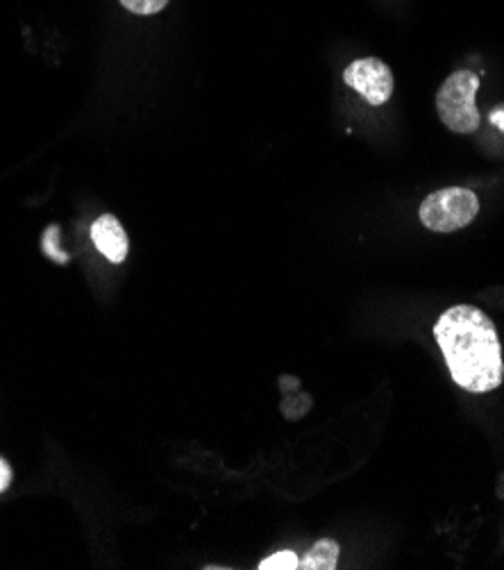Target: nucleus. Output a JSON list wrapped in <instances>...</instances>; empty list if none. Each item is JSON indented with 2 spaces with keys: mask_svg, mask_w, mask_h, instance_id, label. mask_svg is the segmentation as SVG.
Masks as SVG:
<instances>
[{
  "mask_svg": "<svg viewBox=\"0 0 504 570\" xmlns=\"http://www.w3.org/2000/svg\"><path fill=\"white\" fill-rule=\"evenodd\" d=\"M434 337L448 364V371L461 389L489 393L504 377L502 346L498 330L482 309L457 305L445 309L434 325Z\"/></svg>",
  "mask_w": 504,
  "mask_h": 570,
  "instance_id": "1",
  "label": "nucleus"
},
{
  "mask_svg": "<svg viewBox=\"0 0 504 570\" xmlns=\"http://www.w3.org/2000/svg\"><path fill=\"white\" fill-rule=\"evenodd\" d=\"M480 78L473 71H457L443 82L436 94V112L443 125L457 134H470L480 128V110L475 105Z\"/></svg>",
  "mask_w": 504,
  "mask_h": 570,
  "instance_id": "2",
  "label": "nucleus"
},
{
  "mask_svg": "<svg viewBox=\"0 0 504 570\" xmlns=\"http://www.w3.org/2000/svg\"><path fill=\"white\" fill-rule=\"evenodd\" d=\"M480 214V200L466 187L439 189L420 205V221L432 232H457L475 221Z\"/></svg>",
  "mask_w": 504,
  "mask_h": 570,
  "instance_id": "3",
  "label": "nucleus"
},
{
  "mask_svg": "<svg viewBox=\"0 0 504 570\" xmlns=\"http://www.w3.org/2000/svg\"><path fill=\"white\" fill-rule=\"evenodd\" d=\"M343 82L357 94L364 96L368 103L380 107L393 96V73L380 57H361L343 71Z\"/></svg>",
  "mask_w": 504,
  "mask_h": 570,
  "instance_id": "4",
  "label": "nucleus"
},
{
  "mask_svg": "<svg viewBox=\"0 0 504 570\" xmlns=\"http://www.w3.org/2000/svg\"><path fill=\"white\" fill-rule=\"evenodd\" d=\"M91 239L109 262L121 264L125 255H128V237H125V230L114 216H100L94 228H91Z\"/></svg>",
  "mask_w": 504,
  "mask_h": 570,
  "instance_id": "5",
  "label": "nucleus"
},
{
  "mask_svg": "<svg viewBox=\"0 0 504 570\" xmlns=\"http://www.w3.org/2000/svg\"><path fill=\"white\" fill-rule=\"evenodd\" d=\"M339 555H341L339 543L332 541V539H321V541L314 543L312 550L307 552L305 559L300 561L298 568H305V570H334L336 564H339Z\"/></svg>",
  "mask_w": 504,
  "mask_h": 570,
  "instance_id": "6",
  "label": "nucleus"
},
{
  "mask_svg": "<svg viewBox=\"0 0 504 570\" xmlns=\"http://www.w3.org/2000/svg\"><path fill=\"white\" fill-rule=\"evenodd\" d=\"M298 566H300V559L289 550L275 552L273 557H268L262 561V564H259L262 570H296Z\"/></svg>",
  "mask_w": 504,
  "mask_h": 570,
  "instance_id": "7",
  "label": "nucleus"
},
{
  "mask_svg": "<svg viewBox=\"0 0 504 570\" xmlns=\"http://www.w3.org/2000/svg\"><path fill=\"white\" fill-rule=\"evenodd\" d=\"M121 5L125 7V10H130L134 14L148 16V14L162 12L168 5V0H121Z\"/></svg>",
  "mask_w": 504,
  "mask_h": 570,
  "instance_id": "8",
  "label": "nucleus"
},
{
  "mask_svg": "<svg viewBox=\"0 0 504 570\" xmlns=\"http://www.w3.org/2000/svg\"><path fill=\"white\" fill-rule=\"evenodd\" d=\"M44 248H46V253L57 259V262H66V255L62 253V250H57V228H48L46 232V239H44Z\"/></svg>",
  "mask_w": 504,
  "mask_h": 570,
  "instance_id": "9",
  "label": "nucleus"
},
{
  "mask_svg": "<svg viewBox=\"0 0 504 570\" xmlns=\"http://www.w3.org/2000/svg\"><path fill=\"white\" fill-rule=\"evenodd\" d=\"M489 123L495 125L500 132H504V105H498V107H493L491 114H489Z\"/></svg>",
  "mask_w": 504,
  "mask_h": 570,
  "instance_id": "10",
  "label": "nucleus"
},
{
  "mask_svg": "<svg viewBox=\"0 0 504 570\" xmlns=\"http://www.w3.org/2000/svg\"><path fill=\"white\" fill-rule=\"evenodd\" d=\"M12 482V468L7 466L5 459H0V491H5Z\"/></svg>",
  "mask_w": 504,
  "mask_h": 570,
  "instance_id": "11",
  "label": "nucleus"
}]
</instances>
